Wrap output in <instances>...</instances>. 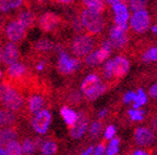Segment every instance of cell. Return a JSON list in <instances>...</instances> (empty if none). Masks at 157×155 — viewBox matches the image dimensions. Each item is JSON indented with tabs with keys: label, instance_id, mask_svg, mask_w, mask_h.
<instances>
[{
	"label": "cell",
	"instance_id": "cell-1",
	"mask_svg": "<svg viewBox=\"0 0 157 155\" xmlns=\"http://www.w3.org/2000/svg\"><path fill=\"white\" fill-rule=\"evenodd\" d=\"M0 103L11 112H17L24 107V97L17 87L3 80L0 82Z\"/></svg>",
	"mask_w": 157,
	"mask_h": 155
},
{
	"label": "cell",
	"instance_id": "cell-2",
	"mask_svg": "<svg viewBox=\"0 0 157 155\" xmlns=\"http://www.w3.org/2000/svg\"><path fill=\"white\" fill-rule=\"evenodd\" d=\"M81 22L83 27L86 29V32L90 34V36L101 33L105 27V20H104L103 15L87 9L82 10Z\"/></svg>",
	"mask_w": 157,
	"mask_h": 155
},
{
	"label": "cell",
	"instance_id": "cell-3",
	"mask_svg": "<svg viewBox=\"0 0 157 155\" xmlns=\"http://www.w3.org/2000/svg\"><path fill=\"white\" fill-rule=\"evenodd\" d=\"M29 77H31V74H29V67L25 64L20 63V62L9 66L6 70L5 80H7L10 84H12L17 88V85H20V84L29 81Z\"/></svg>",
	"mask_w": 157,
	"mask_h": 155
},
{
	"label": "cell",
	"instance_id": "cell-4",
	"mask_svg": "<svg viewBox=\"0 0 157 155\" xmlns=\"http://www.w3.org/2000/svg\"><path fill=\"white\" fill-rule=\"evenodd\" d=\"M94 46H95V42H94L92 36L80 35V36L75 37L72 42V52L78 58L86 56L92 52Z\"/></svg>",
	"mask_w": 157,
	"mask_h": 155
},
{
	"label": "cell",
	"instance_id": "cell-5",
	"mask_svg": "<svg viewBox=\"0 0 157 155\" xmlns=\"http://www.w3.org/2000/svg\"><path fill=\"white\" fill-rule=\"evenodd\" d=\"M115 13V23L118 28H120L123 33H125L129 28L128 21H129V8H128L127 2L124 1H119L115 0L113 5H111Z\"/></svg>",
	"mask_w": 157,
	"mask_h": 155
},
{
	"label": "cell",
	"instance_id": "cell-6",
	"mask_svg": "<svg viewBox=\"0 0 157 155\" xmlns=\"http://www.w3.org/2000/svg\"><path fill=\"white\" fill-rule=\"evenodd\" d=\"M52 123V114L48 110H42L34 115L32 119V128L39 135H45Z\"/></svg>",
	"mask_w": 157,
	"mask_h": 155
},
{
	"label": "cell",
	"instance_id": "cell-7",
	"mask_svg": "<svg viewBox=\"0 0 157 155\" xmlns=\"http://www.w3.org/2000/svg\"><path fill=\"white\" fill-rule=\"evenodd\" d=\"M131 28L137 34H143L148 29L151 24V17L146 10H142L133 13L131 17Z\"/></svg>",
	"mask_w": 157,
	"mask_h": 155
},
{
	"label": "cell",
	"instance_id": "cell-8",
	"mask_svg": "<svg viewBox=\"0 0 157 155\" xmlns=\"http://www.w3.org/2000/svg\"><path fill=\"white\" fill-rule=\"evenodd\" d=\"M80 66V60L78 59H72L64 51H61L59 53L58 59V70L59 73L63 75L72 74L76 68Z\"/></svg>",
	"mask_w": 157,
	"mask_h": 155
},
{
	"label": "cell",
	"instance_id": "cell-9",
	"mask_svg": "<svg viewBox=\"0 0 157 155\" xmlns=\"http://www.w3.org/2000/svg\"><path fill=\"white\" fill-rule=\"evenodd\" d=\"M25 34H26V28L20 22H17V20L11 21L6 27V36L12 44H17L23 40Z\"/></svg>",
	"mask_w": 157,
	"mask_h": 155
},
{
	"label": "cell",
	"instance_id": "cell-10",
	"mask_svg": "<svg viewBox=\"0 0 157 155\" xmlns=\"http://www.w3.org/2000/svg\"><path fill=\"white\" fill-rule=\"evenodd\" d=\"M60 21L61 19L58 14L52 12V11H47V12L43 13L42 16L39 17V28L44 33H50L57 28V26L60 24Z\"/></svg>",
	"mask_w": 157,
	"mask_h": 155
},
{
	"label": "cell",
	"instance_id": "cell-11",
	"mask_svg": "<svg viewBox=\"0 0 157 155\" xmlns=\"http://www.w3.org/2000/svg\"><path fill=\"white\" fill-rule=\"evenodd\" d=\"M155 133L147 127H137L134 131V140L137 146H151L155 142Z\"/></svg>",
	"mask_w": 157,
	"mask_h": 155
},
{
	"label": "cell",
	"instance_id": "cell-12",
	"mask_svg": "<svg viewBox=\"0 0 157 155\" xmlns=\"http://www.w3.org/2000/svg\"><path fill=\"white\" fill-rule=\"evenodd\" d=\"M130 68V62L125 56H119L113 60V78L121 79L127 75Z\"/></svg>",
	"mask_w": 157,
	"mask_h": 155
},
{
	"label": "cell",
	"instance_id": "cell-13",
	"mask_svg": "<svg viewBox=\"0 0 157 155\" xmlns=\"http://www.w3.org/2000/svg\"><path fill=\"white\" fill-rule=\"evenodd\" d=\"M101 84L103 82L97 74H90L81 84V90L85 95V97L87 98L91 95H93Z\"/></svg>",
	"mask_w": 157,
	"mask_h": 155
},
{
	"label": "cell",
	"instance_id": "cell-14",
	"mask_svg": "<svg viewBox=\"0 0 157 155\" xmlns=\"http://www.w3.org/2000/svg\"><path fill=\"white\" fill-rule=\"evenodd\" d=\"M20 59V50L17 46L12 42L6 45L2 51V61L3 63L9 67V66L13 65V64L17 63V61Z\"/></svg>",
	"mask_w": 157,
	"mask_h": 155
},
{
	"label": "cell",
	"instance_id": "cell-15",
	"mask_svg": "<svg viewBox=\"0 0 157 155\" xmlns=\"http://www.w3.org/2000/svg\"><path fill=\"white\" fill-rule=\"evenodd\" d=\"M87 123L88 119L83 113H80L78 115V121H76L75 125L70 129V136L73 139H78L81 138L85 133L86 129H87Z\"/></svg>",
	"mask_w": 157,
	"mask_h": 155
},
{
	"label": "cell",
	"instance_id": "cell-16",
	"mask_svg": "<svg viewBox=\"0 0 157 155\" xmlns=\"http://www.w3.org/2000/svg\"><path fill=\"white\" fill-rule=\"evenodd\" d=\"M45 103H46V102H45V99L43 96L33 95L29 98V101H27V110H29V112L32 113V114H37L38 112L44 110Z\"/></svg>",
	"mask_w": 157,
	"mask_h": 155
},
{
	"label": "cell",
	"instance_id": "cell-17",
	"mask_svg": "<svg viewBox=\"0 0 157 155\" xmlns=\"http://www.w3.org/2000/svg\"><path fill=\"white\" fill-rule=\"evenodd\" d=\"M17 121V117L14 112L0 107V127L10 128Z\"/></svg>",
	"mask_w": 157,
	"mask_h": 155
},
{
	"label": "cell",
	"instance_id": "cell-18",
	"mask_svg": "<svg viewBox=\"0 0 157 155\" xmlns=\"http://www.w3.org/2000/svg\"><path fill=\"white\" fill-rule=\"evenodd\" d=\"M17 21L20 22L25 28H32L35 25V22H36V15L35 13H33L32 11H22L20 12L17 16Z\"/></svg>",
	"mask_w": 157,
	"mask_h": 155
},
{
	"label": "cell",
	"instance_id": "cell-19",
	"mask_svg": "<svg viewBox=\"0 0 157 155\" xmlns=\"http://www.w3.org/2000/svg\"><path fill=\"white\" fill-rule=\"evenodd\" d=\"M17 132L13 128H3L0 130V148L7 146L9 143L17 141Z\"/></svg>",
	"mask_w": 157,
	"mask_h": 155
},
{
	"label": "cell",
	"instance_id": "cell-20",
	"mask_svg": "<svg viewBox=\"0 0 157 155\" xmlns=\"http://www.w3.org/2000/svg\"><path fill=\"white\" fill-rule=\"evenodd\" d=\"M60 114L63 117L64 121L69 127V130H70L78 121V114L69 106H62L61 110H60Z\"/></svg>",
	"mask_w": 157,
	"mask_h": 155
},
{
	"label": "cell",
	"instance_id": "cell-21",
	"mask_svg": "<svg viewBox=\"0 0 157 155\" xmlns=\"http://www.w3.org/2000/svg\"><path fill=\"white\" fill-rule=\"evenodd\" d=\"M84 5L87 10H91L93 12L98 13V14H103L106 10V3L104 1H101V0H85L83 1Z\"/></svg>",
	"mask_w": 157,
	"mask_h": 155
},
{
	"label": "cell",
	"instance_id": "cell-22",
	"mask_svg": "<svg viewBox=\"0 0 157 155\" xmlns=\"http://www.w3.org/2000/svg\"><path fill=\"white\" fill-rule=\"evenodd\" d=\"M54 49V44L50 39L46 38V37H42L36 41L35 44V51L39 52V53H46L48 51Z\"/></svg>",
	"mask_w": 157,
	"mask_h": 155
},
{
	"label": "cell",
	"instance_id": "cell-23",
	"mask_svg": "<svg viewBox=\"0 0 157 155\" xmlns=\"http://www.w3.org/2000/svg\"><path fill=\"white\" fill-rule=\"evenodd\" d=\"M24 3V1H21V0H0V11L2 12H7L10 10L17 9L20 8V5H22Z\"/></svg>",
	"mask_w": 157,
	"mask_h": 155
},
{
	"label": "cell",
	"instance_id": "cell-24",
	"mask_svg": "<svg viewBox=\"0 0 157 155\" xmlns=\"http://www.w3.org/2000/svg\"><path fill=\"white\" fill-rule=\"evenodd\" d=\"M22 148L17 141L9 143L5 149V155H22Z\"/></svg>",
	"mask_w": 157,
	"mask_h": 155
},
{
	"label": "cell",
	"instance_id": "cell-25",
	"mask_svg": "<svg viewBox=\"0 0 157 155\" xmlns=\"http://www.w3.org/2000/svg\"><path fill=\"white\" fill-rule=\"evenodd\" d=\"M146 5H147L146 0H131V1H128V8L132 10L133 13L145 10Z\"/></svg>",
	"mask_w": 157,
	"mask_h": 155
},
{
	"label": "cell",
	"instance_id": "cell-26",
	"mask_svg": "<svg viewBox=\"0 0 157 155\" xmlns=\"http://www.w3.org/2000/svg\"><path fill=\"white\" fill-rule=\"evenodd\" d=\"M21 148H22V153L25 155H32L36 150L34 141L31 139H24L21 144Z\"/></svg>",
	"mask_w": 157,
	"mask_h": 155
},
{
	"label": "cell",
	"instance_id": "cell-27",
	"mask_svg": "<svg viewBox=\"0 0 157 155\" xmlns=\"http://www.w3.org/2000/svg\"><path fill=\"white\" fill-rule=\"evenodd\" d=\"M57 151V144L52 140L45 141L42 146L43 155H54Z\"/></svg>",
	"mask_w": 157,
	"mask_h": 155
},
{
	"label": "cell",
	"instance_id": "cell-28",
	"mask_svg": "<svg viewBox=\"0 0 157 155\" xmlns=\"http://www.w3.org/2000/svg\"><path fill=\"white\" fill-rule=\"evenodd\" d=\"M142 61L144 62H153L157 61V47H153L146 50L142 56Z\"/></svg>",
	"mask_w": 157,
	"mask_h": 155
},
{
	"label": "cell",
	"instance_id": "cell-29",
	"mask_svg": "<svg viewBox=\"0 0 157 155\" xmlns=\"http://www.w3.org/2000/svg\"><path fill=\"white\" fill-rule=\"evenodd\" d=\"M119 143H120V139L119 138H113L111 139L110 143L108 148L106 149V155H116L119 150Z\"/></svg>",
	"mask_w": 157,
	"mask_h": 155
},
{
	"label": "cell",
	"instance_id": "cell-30",
	"mask_svg": "<svg viewBox=\"0 0 157 155\" xmlns=\"http://www.w3.org/2000/svg\"><path fill=\"white\" fill-rule=\"evenodd\" d=\"M101 72H103V77L105 78V79L109 80V79H111V78H113V60L106 61L105 64H104V66H103Z\"/></svg>",
	"mask_w": 157,
	"mask_h": 155
},
{
	"label": "cell",
	"instance_id": "cell-31",
	"mask_svg": "<svg viewBox=\"0 0 157 155\" xmlns=\"http://www.w3.org/2000/svg\"><path fill=\"white\" fill-rule=\"evenodd\" d=\"M128 114H129V116H130V118L132 119V121H143V118H144V114H145V111L144 110H129L128 111Z\"/></svg>",
	"mask_w": 157,
	"mask_h": 155
},
{
	"label": "cell",
	"instance_id": "cell-32",
	"mask_svg": "<svg viewBox=\"0 0 157 155\" xmlns=\"http://www.w3.org/2000/svg\"><path fill=\"white\" fill-rule=\"evenodd\" d=\"M109 41H110L111 46L113 48H117V49H121L127 45L128 42V37L127 35H123V36L119 37V38H116V39H110L109 38Z\"/></svg>",
	"mask_w": 157,
	"mask_h": 155
},
{
	"label": "cell",
	"instance_id": "cell-33",
	"mask_svg": "<svg viewBox=\"0 0 157 155\" xmlns=\"http://www.w3.org/2000/svg\"><path fill=\"white\" fill-rule=\"evenodd\" d=\"M147 102V96L144 92L143 89H139L136 92V97L134 100V104H136L137 106H142Z\"/></svg>",
	"mask_w": 157,
	"mask_h": 155
},
{
	"label": "cell",
	"instance_id": "cell-34",
	"mask_svg": "<svg viewBox=\"0 0 157 155\" xmlns=\"http://www.w3.org/2000/svg\"><path fill=\"white\" fill-rule=\"evenodd\" d=\"M110 51L106 50L104 48H99L97 51H96V58H97V61H98V64L99 63H103L105 62L106 60L108 59V56H110Z\"/></svg>",
	"mask_w": 157,
	"mask_h": 155
},
{
	"label": "cell",
	"instance_id": "cell-35",
	"mask_svg": "<svg viewBox=\"0 0 157 155\" xmlns=\"http://www.w3.org/2000/svg\"><path fill=\"white\" fill-rule=\"evenodd\" d=\"M101 123H98V121H94L93 124L91 125V128H90V135L94 138H97L99 136V133H101Z\"/></svg>",
	"mask_w": 157,
	"mask_h": 155
},
{
	"label": "cell",
	"instance_id": "cell-36",
	"mask_svg": "<svg viewBox=\"0 0 157 155\" xmlns=\"http://www.w3.org/2000/svg\"><path fill=\"white\" fill-rule=\"evenodd\" d=\"M106 89H107V87H106V85H104V84H101L99 87H98V89L96 90L95 92H94L93 95H91L90 97H87L86 99L88 100V101H94V100H96L97 98H99L101 97L103 93H105V91H106Z\"/></svg>",
	"mask_w": 157,
	"mask_h": 155
},
{
	"label": "cell",
	"instance_id": "cell-37",
	"mask_svg": "<svg viewBox=\"0 0 157 155\" xmlns=\"http://www.w3.org/2000/svg\"><path fill=\"white\" fill-rule=\"evenodd\" d=\"M85 63L90 66H94V65H97L98 64V61L97 58H96V51L94 52H91V53L88 54V56H85Z\"/></svg>",
	"mask_w": 157,
	"mask_h": 155
},
{
	"label": "cell",
	"instance_id": "cell-38",
	"mask_svg": "<svg viewBox=\"0 0 157 155\" xmlns=\"http://www.w3.org/2000/svg\"><path fill=\"white\" fill-rule=\"evenodd\" d=\"M109 35H110V39H116V38H119V37L123 36V35H125V33H123L120 28H118L115 25V26H113L110 28Z\"/></svg>",
	"mask_w": 157,
	"mask_h": 155
},
{
	"label": "cell",
	"instance_id": "cell-39",
	"mask_svg": "<svg viewBox=\"0 0 157 155\" xmlns=\"http://www.w3.org/2000/svg\"><path fill=\"white\" fill-rule=\"evenodd\" d=\"M69 101H70L71 104L76 105L78 103H80V101H81V93L78 91H74V92H72V93H70Z\"/></svg>",
	"mask_w": 157,
	"mask_h": 155
},
{
	"label": "cell",
	"instance_id": "cell-40",
	"mask_svg": "<svg viewBox=\"0 0 157 155\" xmlns=\"http://www.w3.org/2000/svg\"><path fill=\"white\" fill-rule=\"evenodd\" d=\"M72 26H73V28L78 33H81L82 31H83V25H82L81 19H78V17H76V16L73 17V20H72Z\"/></svg>",
	"mask_w": 157,
	"mask_h": 155
},
{
	"label": "cell",
	"instance_id": "cell-41",
	"mask_svg": "<svg viewBox=\"0 0 157 155\" xmlns=\"http://www.w3.org/2000/svg\"><path fill=\"white\" fill-rule=\"evenodd\" d=\"M116 135V127L113 125L108 126L105 131V139H113Z\"/></svg>",
	"mask_w": 157,
	"mask_h": 155
},
{
	"label": "cell",
	"instance_id": "cell-42",
	"mask_svg": "<svg viewBox=\"0 0 157 155\" xmlns=\"http://www.w3.org/2000/svg\"><path fill=\"white\" fill-rule=\"evenodd\" d=\"M135 97H136V92H133V91H129L127 92L123 97V102L124 103H130V102H134Z\"/></svg>",
	"mask_w": 157,
	"mask_h": 155
},
{
	"label": "cell",
	"instance_id": "cell-43",
	"mask_svg": "<svg viewBox=\"0 0 157 155\" xmlns=\"http://www.w3.org/2000/svg\"><path fill=\"white\" fill-rule=\"evenodd\" d=\"M105 151H106V146H105V140H104L103 142L99 143V144L96 146V149H94L93 155H103Z\"/></svg>",
	"mask_w": 157,
	"mask_h": 155
},
{
	"label": "cell",
	"instance_id": "cell-44",
	"mask_svg": "<svg viewBox=\"0 0 157 155\" xmlns=\"http://www.w3.org/2000/svg\"><path fill=\"white\" fill-rule=\"evenodd\" d=\"M148 95L153 99H157V82L151 86V88L148 89Z\"/></svg>",
	"mask_w": 157,
	"mask_h": 155
},
{
	"label": "cell",
	"instance_id": "cell-45",
	"mask_svg": "<svg viewBox=\"0 0 157 155\" xmlns=\"http://www.w3.org/2000/svg\"><path fill=\"white\" fill-rule=\"evenodd\" d=\"M151 127H152L153 130L157 133V113H155V114L151 117Z\"/></svg>",
	"mask_w": 157,
	"mask_h": 155
},
{
	"label": "cell",
	"instance_id": "cell-46",
	"mask_svg": "<svg viewBox=\"0 0 157 155\" xmlns=\"http://www.w3.org/2000/svg\"><path fill=\"white\" fill-rule=\"evenodd\" d=\"M35 68H36L37 70H44L45 68H46V62H45V60L39 61L38 63L35 65Z\"/></svg>",
	"mask_w": 157,
	"mask_h": 155
},
{
	"label": "cell",
	"instance_id": "cell-47",
	"mask_svg": "<svg viewBox=\"0 0 157 155\" xmlns=\"http://www.w3.org/2000/svg\"><path fill=\"white\" fill-rule=\"evenodd\" d=\"M93 152H94V148L93 146H90V148L86 149L84 152H82L81 155H91V154H93Z\"/></svg>",
	"mask_w": 157,
	"mask_h": 155
},
{
	"label": "cell",
	"instance_id": "cell-48",
	"mask_svg": "<svg viewBox=\"0 0 157 155\" xmlns=\"http://www.w3.org/2000/svg\"><path fill=\"white\" fill-rule=\"evenodd\" d=\"M132 155H148V153L144 150H137V151H135Z\"/></svg>",
	"mask_w": 157,
	"mask_h": 155
},
{
	"label": "cell",
	"instance_id": "cell-49",
	"mask_svg": "<svg viewBox=\"0 0 157 155\" xmlns=\"http://www.w3.org/2000/svg\"><path fill=\"white\" fill-rule=\"evenodd\" d=\"M106 113H107V110H105V109L101 110V111L98 113V117H99V118H103V117L106 115Z\"/></svg>",
	"mask_w": 157,
	"mask_h": 155
},
{
	"label": "cell",
	"instance_id": "cell-50",
	"mask_svg": "<svg viewBox=\"0 0 157 155\" xmlns=\"http://www.w3.org/2000/svg\"><path fill=\"white\" fill-rule=\"evenodd\" d=\"M152 32L154 33L155 35H157V25H154V26L152 27Z\"/></svg>",
	"mask_w": 157,
	"mask_h": 155
},
{
	"label": "cell",
	"instance_id": "cell-51",
	"mask_svg": "<svg viewBox=\"0 0 157 155\" xmlns=\"http://www.w3.org/2000/svg\"><path fill=\"white\" fill-rule=\"evenodd\" d=\"M2 51H3V49H2V47H1V45H0V62L2 61Z\"/></svg>",
	"mask_w": 157,
	"mask_h": 155
},
{
	"label": "cell",
	"instance_id": "cell-52",
	"mask_svg": "<svg viewBox=\"0 0 157 155\" xmlns=\"http://www.w3.org/2000/svg\"><path fill=\"white\" fill-rule=\"evenodd\" d=\"M0 155H5V150L2 148H0Z\"/></svg>",
	"mask_w": 157,
	"mask_h": 155
},
{
	"label": "cell",
	"instance_id": "cell-53",
	"mask_svg": "<svg viewBox=\"0 0 157 155\" xmlns=\"http://www.w3.org/2000/svg\"><path fill=\"white\" fill-rule=\"evenodd\" d=\"M2 77V73H1V70H0V78Z\"/></svg>",
	"mask_w": 157,
	"mask_h": 155
},
{
	"label": "cell",
	"instance_id": "cell-54",
	"mask_svg": "<svg viewBox=\"0 0 157 155\" xmlns=\"http://www.w3.org/2000/svg\"><path fill=\"white\" fill-rule=\"evenodd\" d=\"M156 76H157V73H156Z\"/></svg>",
	"mask_w": 157,
	"mask_h": 155
},
{
	"label": "cell",
	"instance_id": "cell-55",
	"mask_svg": "<svg viewBox=\"0 0 157 155\" xmlns=\"http://www.w3.org/2000/svg\"><path fill=\"white\" fill-rule=\"evenodd\" d=\"M156 155H157V152H156Z\"/></svg>",
	"mask_w": 157,
	"mask_h": 155
}]
</instances>
